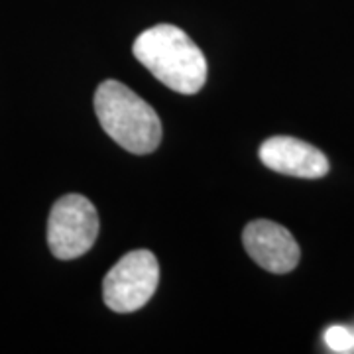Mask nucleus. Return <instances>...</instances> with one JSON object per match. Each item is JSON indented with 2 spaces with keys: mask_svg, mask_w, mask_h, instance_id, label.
Returning a JSON list of instances; mask_svg holds the SVG:
<instances>
[{
  "mask_svg": "<svg viewBox=\"0 0 354 354\" xmlns=\"http://www.w3.org/2000/svg\"><path fill=\"white\" fill-rule=\"evenodd\" d=\"M132 53L158 81L181 95L199 93L207 81V59L177 26L158 24L134 39Z\"/></svg>",
  "mask_w": 354,
  "mask_h": 354,
  "instance_id": "1",
  "label": "nucleus"
},
{
  "mask_svg": "<svg viewBox=\"0 0 354 354\" xmlns=\"http://www.w3.org/2000/svg\"><path fill=\"white\" fill-rule=\"evenodd\" d=\"M95 113L102 130L130 153H152L162 142V120L156 111L114 79L102 81L97 88Z\"/></svg>",
  "mask_w": 354,
  "mask_h": 354,
  "instance_id": "2",
  "label": "nucleus"
},
{
  "mask_svg": "<svg viewBox=\"0 0 354 354\" xmlns=\"http://www.w3.org/2000/svg\"><path fill=\"white\" fill-rule=\"evenodd\" d=\"M99 236V213L87 197L69 193L53 203L48 218V244L59 260L87 254Z\"/></svg>",
  "mask_w": 354,
  "mask_h": 354,
  "instance_id": "3",
  "label": "nucleus"
},
{
  "mask_svg": "<svg viewBox=\"0 0 354 354\" xmlns=\"http://www.w3.org/2000/svg\"><path fill=\"white\" fill-rule=\"evenodd\" d=\"M160 281V266L150 250L122 256L102 279V299L116 313L138 311L152 299Z\"/></svg>",
  "mask_w": 354,
  "mask_h": 354,
  "instance_id": "4",
  "label": "nucleus"
},
{
  "mask_svg": "<svg viewBox=\"0 0 354 354\" xmlns=\"http://www.w3.org/2000/svg\"><path fill=\"white\" fill-rule=\"evenodd\" d=\"M242 242L254 262L272 274H288L299 264V244L288 228L274 221L258 218L248 223Z\"/></svg>",
  "mask_w": 354,
  "mask_h": 354,
  "instance_id": "5",
  "label": "nucleus"
},
{
  "mask_svg": "<svg viewBox=\"0 0 354 354\" xmlns=\"http://www.w3.org/2000/svg\"><path fill=\"white\" fill-rule=\"evenodd\" d=\"M260 160L276 174L319 179L329 174V160L319 148L291 136H274L260 146Z\"/></svg>",
  "mask_w": 354,
  "mask_h": 354,
  "instance_id": "6",
  "label": "nucleus"
},
{
  "mask_svg": "<svg viewBox=\"0 0 354 354\" xmlns=\"http://www.w3.org/2000/svg\"><path fill=\"white\" fill-rule=\"evenodd\" d=\"M325 342L330 353L351 354L354 353V333L351 327L333 325L325 330Z\"/></svg>",
  "mask_w": 354,
  "mask_h": 354,
  "instance_id": "7",
  "label": "nucleus"
},
{
  "mask_svg": "<svg viewBox=\"0 0 354 354\" xmlns=\"http://www.w3.org/2000/svg\"><path fill=\"white\" fill-rule=\"evenodd\" d=\"M353 333H354V327H353Z\"/></svg>",
  "mask_w": 354,
  "mask_h": 354,
  "instance_id": "8",
  "label": "nucleus"
}]
</instances>
